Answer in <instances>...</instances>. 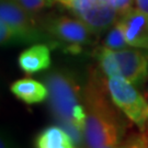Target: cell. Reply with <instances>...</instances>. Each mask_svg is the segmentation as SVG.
Segmentation results:
<instances>
[{
	"label": "cell",
	"instance_id": "cell-1",
	"mask_svg": "<svg viewBox=\"0 0 148 148\" xmlns=\"http://www.w3.org/2000/svg\"><path fill=\"white\" fill-rule=\"evenodd\" d=\"M108 82L98 73H90L82 89L86 109L85 142L88 147L111 148L121 144L124 128L122 120L108 98Z\"/></svg>",
	"mask_w": 148,
	"mask_h": 148
},
{
	"label": "cell",
	"instance_id": "cell-2",
	"mask_svg": "<svg viewBox=\"0 0 148 148\" xmlns=\"http://www.w3.org/2000/svg\"><path fill=\"white\" fill-rule=\"evenodd\" d=\"M45 82L54 116L75 144H81L85 139L87 113L79 84L74 75L64 71L49 74L45 78Z\"/></svg>",
	"mask_w": 148,
	"mask_h": 148
},
{
	"label": "cell",
	"instance_id": "cell-3",
	"mask_svg": "<svg viewBox=\"0 0 148 148\" xmlns=\"http://www.w3.org/2000/svg\"><path fill=\"white\" fill-rule=\"evenodd\" d=\"M108 89L113 103L140 131H145L148 122V103L132 84L122 76H113L108 79Z\"/></svg>",
	"mask_w": 148,
	"mask_h": 148
},
{
	"label": "cell",
	"instance_id": "cell-4",
	"mask_svg": "<svg viewBox=\"0 0 148 148\" xmlns=\"http://www.w3.org/2000/svg\"><path fill=\"white\" fill-rule=\"evenodd\" d=\"M66 8L95 34L114 25L120 16L111 0H71Z\"/></svg>",
	"mask_w": 148,
	"mask_h": 148
},
{
	"label": "cell",
	"instance_id": "cell-5",
	"mask_svg": "<svg viewBox=\"0 0 148 148\" xmlns=\"http://www.w3.org/2000/svg\"><path fill=\"white\" fill-rule=\"evenodd\" d=\"M46 31L49 36L58 43L66 52L78 54L82 46L90 43V29L79 19H73L66 16H57L46 23Z\"/></svg>",
	"mask_w": 148,
	"mask_h": 148
},
{
	"label": "cell",
	"instance_id": "cell-6",
	"mask_svg": "<svg viewBox=\"0 0 148 148\" xmlns=\"http://www.w3.org/2000/svg\"><path fill=\"white\" fill-rule=\"evenodd\" d=\"M0 19H2L18 31L31 37L33 42H37L44 37L37 29L34 16H32L12 0L0 1Z\"/></svg>",
	"mask_w": 148,
	"mask_h": 148
},
{
	"label": "cell",
	"instance_id": "cell-7",
	"mask_svg": "<svg viewBox=\"0 0 148 148\" xmlns=\"http://www.w3.org/2000/svg\"><path fill=\"white\" fill-rule=\"evenodd\" d=\"M122 76L132 85L139 86L148 76V55L139 49L124 48L114 51Z\"/></svg>",
	"mask_w": 148,
	"mask_h": 148
},
{
	"label": "cell",
	"instance_id": "cell-8",
	"mask_svg": "<svg viewBox=\"0 0 148 148\" xmlns=\"http://www.w3.org/2000/svg\"><path fill=\"white\" fill-rule=\"evenodd\" d=\"M119 22L130 46L148 51V14L138 9H132L122 16Z\"/></svg>",
	"mask_w": 148,
	"mask_h": 148
},
{
	"label": "cell",
	"instance_id": "cell-9",
	"mask_svg": "<svg viewBox=\"0 0 148 148\" xmlns=\"http://www.w3.org/2000/svg\"><path fill=\"white\" fill-rule=\"evenodd\" d=\"M51 51L45 44H34L19 55V67L25 75L44 71L51 66Z\"/></svg>",
	"mask_w": 148,
	"mask_h": 148
},
{
	"label": "cell",
	"instance_id": "cell-10",
	"mask_svg": "<svg viewBox=\"0 0 148 148\" xmlns=\"http://www.w3.org/2000/svg\"><path fill=\"white\" fill-rule=\"evenodd\" d=\"M10 91L16 99L27 103L36 104L45 101L48 98L47 87L34 79L23 78L14 81L10 86Z\"/></svg>",
	"mask_w": 148,
	"mask_h": 148
},
{
	"label": "cell",
	"instance_id": "cell-11",
	"mask_svg": "<svg viewBox=\"0 0 148 148\" xmlns=\"http://www.w3.org/2000/svg\"><path fill=\"white\" fill-rule=\"evenodd\" d=\"M37 148H73L74 140L68 133L60 126H48L38 133L34 139Z\"/></svg>",
	"mask_w": 148,
	"mask_h": 148
},
{
	"label": "cell",
	"instance_id": "cell-12",
	"mask_svg": "<svg viewBox=\"0 0 148 148\" xmlns=\"http://www.w3.org/2000/svg\"><path fill=\"white\" fill-rule=\"evenodd\" d=\"M27 43H33L31 37L18 31L2 19H0V46H10Z\"/></svg>",
	"mask_w": 148,
	"mask_h": 148
},
{
	"label": "cell",
	"instance_id": "cell-13",
	"mask_svg": "<svg viewBox=\"0 0 148 148\" xmlns=\"http://www.w3.org/2000/svg\"><path fill=\"white\" fill-rule=\"evenodd\" d=\"M98 58L100 62L101 68L106 77H113V76H122L121 69L117 63L115 52L108 47H102L99 52ZM123 77V76H122Z\"/></svg>",
	"mask_w": 148,
	"mask_h": 148
},
{
	"label": "cell",
	"instance_id": "cell-14",
	"mask_svg": "<svg viewBox=\"0 0 148 148\" xmlns=\"http://www.w3.org/2000/svg\"><path fill=\"white\" fill-rule=\"evenodd\" d=\"M104 46L108 48H111L113 51L124 49L128 46L126 40H125L123 27H122L121 23L119 22V20L115 22V24L113 25L111 31L109 32V34L106 38V42H104Z\"/></svg>",
	"mask_w": 148,
	"mask_h": 148
},
{
	"label": "cell",
	"instance_id": "cell-15",
	"mask_svg": "<svg viewBox=\"0 0 148 148\" xmlns=\"http://www.w3.org/2000/svg\"><path fill=\"white\" fill-rule=\"evenodd\" d=\"M16 3L22 7L25 11L31 13L32 16H35L43 11L46 7L52 5L51 0H12Z\"/></svg>",
	"mask_w": 148,
	"mask_h": 148
},
{
	"label": "cell",
	"instance_id": "cell-16",
	"mask_svg": "<svg viewBox=\"0 0 148 148\" xmlns=\"http://www.w3.org/2000/svg\"><path fill=\"white\" fill-rule=\"evenodd\" d=\"M111 2L120 16L126 14L133 9V0H111Z\"/></svg>",
	"mask_w": 148,
	"mask_h": 148
},
{
	"label": "cell",
	"instance_id": "cell-17",
	"mask_svg": "<svg viewBox=\"0 0 148 148\" xmlns=\"http://www.w3.org/2000/svg\"><path fill=\"white\" fill-rule=\"evenodd\" d=\"M16 146L13 136L5 128L0 127V148H9Z\"/></svg>",
	"mask_w": 148,
	"mask_h": 148
},
{
	"label": "cell",
	"instance_id": "cell-18",
	"mask_svg": "<svg viewBox=\"0 0 148 148\" xmlns=\"http://www.w3.org/2000/svg\"><path fill=\"white\" fill-rule=\"evenodd\" d=\"M135 3L138 10L148 14V0H135Z\"/></svg>",
	"mask_w": 148,
	"mask_h": 148
},
{
	"label": "cell",
	"instance_id": "cell-19",
	"mask_svg": "<svg viewBox=\"0 0 148 148\" xmlns=\"http://www.w3.org/2000/svg\"><path fill=\"white\" fill-rule=\"evenodd\" d=\"M51 1H52V3H54V2H58V3H60V5L67 7L68 3L71 1V0H51Z\"/></svg>",
	"mask_w": 148,
	"mask_h": 148
}]
</instances>
